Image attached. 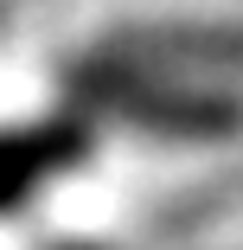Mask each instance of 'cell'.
Returning a JSON list of instances; mask_svg holds the SVG:
<instances>
[{"instance_id":"cell-1","label":"cell","mask_w":243,"mask_h":250,"mask_svg":"<svg viewBox=\"0 0 243 250\" xmlns=\"http://www.w3.org/2000/svg\"><path fill=\"white\" fill-rule=\"evenodd\" d=\"M83 147H90L83 122H32V128H0V212L26 206V199H32L45 180H52V173L77 167V161H83Z\"/></svg>"},{"instance_id":"cell-2","label":"cell","mask_w":243,"mask_h":250,"mask_svg":"<svg viewBox=\"0 0 243 250\" xmlns=\"http://www.w3.org/2000/svg\"><path fill=\"white\" fill-rule=\"evenodd\" d=\"M103 96L148 122V128H173V135H224L243 122L237 96H211V90H160V83H103Z\"/></svg>"}]
</instances>
